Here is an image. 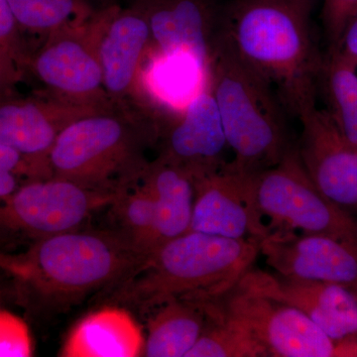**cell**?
I'll return each mask as SVG.
<instances>
[{"instance_id": "obj_5", "label": "cell", "mask_w": 357, "mask_h": 357, "mask_svg": "<svg viewBox=\"0 0 357 357\" xmlns=\"http://www.w3.org/2000/svg\"><path fill=\"white\" fill-rule=\"evenodd\" d=\"M158 136L122 107L86 115L59 134L49 155L52 177L116 195L146 172L145 150Z\"/></svg>"}, {"instance_id": "obj_2", "label": "cell", "mask_w": 357, "mask_h": 357, "mask_svg": "<svg viewBox=\"0 0 357 357\" xmlns=\"http://www.w3.org/2000/svg\"><path fill=\"white\" fill-rule=\"evenodd\" d=\"M143 260L114 229H76L36 239L24 252L7 253L3 272L13 277L21 300L62 309L119 285Z\"/></svg>"}, {"instance_id": "obj_31", "label": "cell", "mask_w": 357, "mask_h": 357, "mask_svg": "<svg viewBox=\"0 0 357 357\" xmlns=\"http://www.w3.org/2000/svg\"><path fill=\"white\" fill-rule=\"evenodd\" d=\"M6 252H2V251H0V270H3L4 266V260H6Z\"/></svg>"}, {"instance_id": "obj_28", "label": "cell", "mask_w": 357, "mask_h": 357, "mask_svg": "<svg viewBox=\"0 0 357 357\" xmlns=\"http://www.w3.org/2000/svg\"><path fill=\"white\" fill-rule=\"evenodd\" d=\"M357 10V0H324L321 22L328 51L337 47L345 26Z\"/></svg>"}, {"instance_id": "obj_18", "label": "cell", "mask_w": 357, "mask_h": 357, "mask_svg": "<svg viewBox=\"0 0 357 357\" xmlns=\"http://www.w3.org/2000/svg\"><path fill=\"white\" fill-rule=\"evenodd\" d=\"M145 337L137 321L123 307H102L82 319L70 331L63 357H137Z\"/></svg>"}, {"instance_id": "obj_10", "label": "cell", "mask_w": 357, "mask_h": 357, "mask_svg": "<svg viewBox=\"0 0 357 357\" xmlns=\"http://www.w3.org/2000/svg\"><path fill=\"white\" fill-rule=\"evenodd\" d=\"M27 74L51 95L98 107H115L103 84V74L91 22L84 29L61 33L30 56Z\"/></svg>"}, {"instance_id": "obj_11", "label": "cell", "mask_w": 357, "mask_h": 357, "mask_svg": "<svg viewBox=\"0 0 357 357\" xmlns=\"http://www.w3.org/2000/svg\"><path fill=\"white\" fill-rule=\"evenodd\" d=\"M47 93L0 96V144L15 150L52 177L49 155L59 134L73 122L103 110Z\"/></svg>"}, {"instance_id": "obj_23", "label": "cell", "mask_w": 357, "mask_h": 357, "mask_svg": "<svg viewBox=\"0 0 357 357\" xmlns=\"http://www.w3.org/2000/svg\"><path fill=\"white\" fill-rule=\"evenodd\" d=\"M319 86L326 100V112L347 139L357 147V68L337 53L324 58Z\"/></svg>"}, {"instance_id": "obj_9", "label": "cell", "mask_w": 357, "mask_h": 357, "mask_svg": "<svg viewBox=\"0 0 357 357\" xmlns=\"http://www.w3.org/2000/svg\"><path fill=\"white\" fill-rule=\"evenodd\" d=\"M257 175L238 168L230 161L213 172L194 177L190 230L259 243L269 229L263 222L256 203Z\"/></svg>"}, {"instance_id": "obj_32", "label": "cell", "mask_w": 357, "mask_h": 357, "mask_svg": "<svg viewBox=\"0 0 357 357\" xmlns=\"http://www.w3.org/2000/svg\"><path fill=\"white\" fill-rule=\"evenodd\" d=\"M301 2H303V3L306 4L307 7H310V8L312 9V4H314V0H300Z\"/></svg>"}, {"instance_id": "obj_25", "label": "cell", "mask_w": 357, "mask_h": 357, "mask_svg": "<svg viewBox=\"0 0 357 357\" xmlns=\"http://www.w3.org/2000/svg\"><path fill=\"white\" fill-rule=\"evenodd\" d=\"M50 178L15 150L0 144V202L14 194L26 182Z\"/></svg>"}, {"instance_id": "obj_19", "label": "cell", "mask_w": 357, "mask_h": 357, "mask_svg": "<svg viewBox=\"0 0 357 357\" xmlns=\"http://www.w3.org/2000/svg\"><path fill=\"white\" fill-rule=\"evenodd\" d=\"M156 211V248L189 231L194 206V177L184 167L159 156L145 172Z\"/></svg>"}, {"instance_id": "obj_4", "label": "cell", "mask_w": 357, "mask_h": 357, "mask_svg": "<svg viewBox=\"0 0 357 357\" xmlns=\"http://www.w3.org/2000/svg\"><path fill=\"white\" fill-rule=\"evenodd\" d=\"M206 81L234 152L232 163L255 174L278 164L294 146L286 110L273 88L239 57L218 29Z\"/></svg>"}, {"instance_id": "obj_3", "label": "cell", "mask_w": 357, "mask_h": 357, "mask_svg": "<svg viewBox=\"0 0 357 357\" xmlns=\"http://www.w3.org/2000/svg\"><path fill=\"white\" fill-rule=\"evenodd\" d=\"M259 243L185 232L158 248L116 285L114 300L154 310L173 300L208 303L231 290L252 268Z\"/></svg>"}, {"instance_id": "obj_33", "label": "cell", "mask_w": 357, "mask_h": 357, "mask_svg": "<svg viewBox=\"0 0 357 357\" xmlns=\"http://www.w3.org/2000/svg\"><path fill=\"white\" fill-rule=\"evenodd\" d=\"M352 291V293L354 294V296H356V300H357V284L356 285H352L351 287H349Z\"/></svg>"}, {"instance_id": "obj_8", "label": "cell", "mask_w": 357, "mask_h": 357, "mask_svg": "<svg viewBox=\"0 0 357 357\" xmlns=\"http://www.w3.org/2000/svg\"><path fill=\"white\" fill-rule=\"evenodd\" d=\"M115 196L65 178H35L0 202V230L35 239L72 231Z\"/></svg>"}, {"instance_id": "obj_29", "label": "cell", "mask_w": 357, "mask_h": 357, "mask_svg": "<svg viewBox=\"0 0 357 357\" xmlns=\"http://www.w3.org/2000/svg\"><path fill=\"white\" fill-rule=\"evenodd\" d=\"M345 62L357 68V10L345 26L340 41L333 50Z\"/></svg>"}, {"instance_id": "obj_22", "label": "cell", "mask_w": 357, "mask_h": 357, "mask_svg": "<svg viewBox=\"0 0 357 357\" xmlns=\"http://www.w3.org/2000/svg\"><path fill=\"white\" fill-rule=\"evenodd\" d=\"M109 206L116 223L114 230L145 259L157 246L154 198L145 173L119 190Z\"/></svg>"}, {"instance_id": "obj_24", "label": "cell", "mask_w": 357, "mask_h": 357, "mask_svg": "<svg viewBox=\"0 0 357 357\" xmlns=\"http://www.w3.org/2000/svg\"><path fill=\"white\" fill-rule=\"evenodd\" d=\"M202 305L208 321L185 357H268L264 347L245 328L220 314L211 303Z\"/></svg>"}, {"instance_id": "obj_13", "label": "cell", "mask_w": 357, "mask_h": 357, "mask_svg": "<svg viewBox=\"0 0 357 357\" xmlns=\"http://www.w3.org/2000/svg\"><path fill=\"white\" fill-rule=\"evenodd\" d=\"M259 253L281 276L347 287L357 284V238L269 231L259 241Z\"/></svg>"}, {"instance_id": "obj_26", "label": "cell", "mask_w": 357, "mask_h": 357, "mask_svg": "<svg viewBox=\"0 0 357 357\" xmlns=\"http://www.w3.org/2000/svg\"><path fill=\"white\" fill-rule=\"evenodd\" d=\"M33 356L31 335L20 317L0 309V357Z\"/></svg>"}, {"instance_id": "obj_30", "label": "cell", "mask_w": 357, "mask_h": 357, "mask_svg": "<svg viewBox=\"0 0 357 357\" xmlns=\"http://www.w3.org/2000/svg\"><path fill=\"white\" fill-rule=\"evenodd\" d=\"M25 74L17 64L0 51V96L15 91L16 86L24 79Z\"/></svg>"}, {"instance_id": "obj_21", "label": "cell", "mask_w": 357, "mask_h": 357, "mask_svg": "<svg viewBox=\"0 0 357 357\" xmlns=\"http://www.w3.org/2000/svg\"><path fill=\"white\" fill-rule=\"evenodd\" d=\"M148 325L143 356L185 357L208 321L203 305L173 300L157 307Z\"/></svg>"}, {"instance_id": "obj_27", "label": "cell", "mask_w": 357, "mask_h": 357, "mask_svg": "<svg viewBox=\"0 0 357 357\" xmlns=\"http://www.w3.org/2000/svg\"><path fill=\"white\" fill-rule=\"evenodd\" d=\"M0 51L13 59L27 75L30 53L7 0H0Z\"/></svg>"}, {"instance_id": "obj_7", "label": "cell", "mask_w": 357, "mask_h": 357, "mask_svg": "<svg viewBox=\"0 0 357 357\" xmlns=\"http://www.w3.org/2000/svg\"><path fill=\"white\" fill-rule=\"evenodd\" d=\"M211 303L245 328L264 347L268 357L357 356V338L333 342L295 307L239 282Z\"/></svg>"}, {"instance_id": "obj_1", "label": "cell", "mask_w": 357, "mask_h": 357, "mask_svg": "<svg viewBox=\"0 0 357 357\" xmlns=\"http://www.w3.org/2000/svg\"><path fill=\"white\" fill-rule=\"evenodd\" d=\"M312 9L300 0H231L218 30L273 88L286 112L299 117L317 105L324 58L310 25Z\"/></svg>"}, {"instance_id": "obj_12", "label": "cell", "mask_w": 357, "mask_h": 357, "mask_svg": "<svg viewBox=\"0 0 357 357\" xmlns=\"http://www.w3.org/2000/svg\"><path fill=\"white\" fill-rule=\"evenodd\" d=\"M299 119L298 154L310 178L324 196L357 215V147L317 105Z\"/></svg>"}, {"instance_id": "obj_6", "label": "cell", "mask_w": 357, "mask_h": 357, "mask_svg": "<svg viewBox=\"0 0 357 357\" xmlns=\"http://www.w3.org/2000/svg\"><path fill=\"white\" fill-rule=\"evenodd\" d=\"M255 197L269 231L357 238V215L324 196L301 163L297 144L276 165L258 174Z\"/></svg>"}, {"instance_id": "obj_16", "label": "cell", "mask_w": 357, "mask_h": 357, "mask_svg": "<svg viewBox=\"0 0 357 357\" xmlns=\"http://www.w3.org/2000/svg\"><path fill=\"white\" fill-rule=\"evenodd\" d=\"M91 29L105 91L116 107L135 89L141 61L151 42L149 23L139 7L109 6L96 13Z\"/></svg>"}, {"instance_id": "obj_14", "label": "cell", "mask_w": 357, "mask_h": 357, "mask_svg": "<svg viewBox=\"0 0 357 357\" xmlns=\"http://www.w3.org/2000/svg\"><path fill=\"white\" fill-rule=\"evenodd\" d=\"M149 23L151 41L167 57L191 59L208 75L211 46L220 26L217 0H132Z\"/></svg>"}, {"instance_id": "obj_20", "label": "cell", "mask_w": 357, "mask_h": 357, "mask_svg": "<svg viewBox=\"0 0 357 357\" xmlns=\"http://www.w3.org/2000/svg\"><path fill=\"white\" fill-rule=\"evenodd\" d=\"M30 56L46 40L91 24L96 11L86 0H7Z\"/></svg>"}, {"instance_id": "obj_15", "label": "cell", "mask_w": 357, "mask_h": 357, "mask_svg": "<svg viewBox=\"0 0 357 357\" xmlns=\"http://www.w3.org/2000/svg\"><path fill=\"white\" fill-rule=\"evenodd\" d=\"M239 283L295 307L333 342L357 338V300L347 286L288 278L252 268Z\"/></svg>"}, {"instance_id": "obj_17", "label": "cell", "mask_w": 357, "mask_h": 357, "mask_svg": "<svg viewBox=\"0 0 357 357\" xmlns=\"http://www.w3.org/2000/svg\"><path fill=\"white\" fill-rule=\"evenodd\" d=\"M227 138L208 81L185 105L164 136L159 156L184 167L192 177L213 172L225 163Z\"/></svg>"}]
</instances>
